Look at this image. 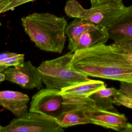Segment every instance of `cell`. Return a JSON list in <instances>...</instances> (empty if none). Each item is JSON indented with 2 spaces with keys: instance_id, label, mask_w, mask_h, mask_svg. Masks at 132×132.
<instances>
[{
  "instance_id": "6da1fadb",
  "label": "cell",
  "mask_w": 132,
  "mask_h": 132,
  "mask_svg": "<svg viewBox=\"0 0 132 132\" xmlns=\"http://www.w3.org/2000/svg\"><path fill=\"white\" fill-rule=\"evenodd\" d=\"M70 66L87 76L132 82V64L114 44H99L76 51Z\"/></svg>"
},
{
  "instance_id": "ffe728a7",
  "label": "cell",
  "mask_w": 132,
  "mask_h": 132,
  "mask_svg": "<svg viewBox=\"0 0 132 132\" xmlns=\"http://www.w3.org/2000/svg\"><path fill=\"white\" fill-rule=\"evenodd\" d=\"M10 1V0H0V14L2 13L3 10Z\"/></svg>"
},
{
  "instance_id": "7a4b0ae2",
  "label": "cell",
  "mask_w": 132,
  "mask_h": 132,
  "mask_svg": "<svg viewBox=\"0 0 132 132\" xmlns=\"http://www.w3.org/2000/svg\"><path fill=\"white\" fill-rule=\"evenodd\" d=\"M27 34L42 51L61 54L66 41L68 22L64 17L48 13H34L21 19Z\"/></svg>"
},
{
  "instance_id": "8992f818",
  "label": "cell",
  "mask_w": 132,
  "mask_h": 132,
  "mask_svg": "<svg viewBox=\"0 0 132 132\" xmlns=\"http://www.w3.org/2000/svg\"><path fill=\"white\" fill-rule=\"evenodd\" d=\"M55 117L36 112H27L13 119L10 124L0 125V132H63Z\"/></svg>"
},
{
  "instance_id": "ba28073f",
  "label": "cell",
  "mask_w": 132,
  "mask_h": 132,
  "mask_svg": "<svg viewBox=\"0 0 132 132\" xmlns=\"http://www.w3.org/2000/svg\"><path fill=\"white\" fill-rule=\"evenodd\" d=\"M6 80L19 85L27 89L43 87L42 79L38 68L30 61L24 62L16 66L10 67L3 72Z\"/></svg>"
},
{
  "instance_id": "277c9868",
  "label": "cell",
  "mask_w": 132,
  "mask_h": 132,
  "mask_svg": "<svg viewBox=\"0 0 132 132\" xmlns=\"http://www.w3.org/2000/svg\"><path fill=\"white\" fill-rule=\"evenodd\" d=\"M73 53L44 61L38 67L43 83L47 88L61 89L90 80L88 76L70 66Z\"/></svg>"
},
{
  "instance_id": "d6986e66",
  "label": "cell",
  "mask_w": 132,
  "mask_h": 132,
  "mask_svg": "<svg viewBox=\"0 0 132 132\" xmlns=\"http://www.w3.org/2000/svg\"><path fill=\"white\" fill-rule=\"evenodd\" d=\"M109 0H90L91 7H94L99 5L104 4L107 3Z\"/></svg>"
},
{
  "instance_id": "52a82bcc",
  "label": "cell",
  "mask_w": 132,
  "mask_h": 132,
  "mask_svg": "<svg viewBox=\"0 0 132 132\" xmlns=\"http://www.w3.org/2000/svg\"><path fill=\"white\" fill-rule=\"evenodd\" d=\"M61 113L55 118L57 123L62 128L89 123L83 114L84 110L95 105L89 97L63 96Z\"/></svg>"
},
{
  "instance_id": "44dd1931",
  "label": "cell",
  "mask_w": 132,
  "mask_h": 132,
  "mask_svg": "<svg viewBox=\"0 0 132 132\" xmlns=\"http://www.w3.org/2000/svg\"><path fill=\"white\" fill-rule=\"evenodd\" d=\"M121 132H132V125L131 123H129L128 125L124 129L122 130Z\"/></svg>"
},
{
  "instance_id": "5b68a950",
  "label": "cell",
  "mask_w": 132,
  "mask_h": 132,
  "mask_svg": "<svg viewBox=\"0 0 132 132\" xmlns=\"http://www.w3.org/2000/svg\"><path fill=\"white\" fill-rule=\"evenodd\" d=\"M68 24L65 34L69 40L68 49L74 53L78 50L105 44L109 39L107 29L78 18Z\"/></svg>"
},
{
  "instance_id": "e0dca14e",
  "label": "cell",
  "mask_w": 132,
  "mask_h": 132,
  "mask_svg": "<svg viewBox=\"0 0 132 132\" xmlns=\"http://www.w3.org/2000/svg\"><path fill=\"white\" fill-rule=\"evenodd\" d=\"M34 1L35 0H10V3L3 10L2 13H4L8 11L13 10L18 6Z\"/></svg>"
},
{
  "instance_id": "9a60e30c",
  "label": "cell",
  "mask_w": 132,
  "mask_h": 132,
  "mask_svg": "<svg viewBox=\"0 0 132 132\" xmlns=\"http://www.w3.org/2000/svg\"><path fill=\"white\" fill-rule=\"evenodd\" d=\"M113 104L132 108V82H120V88L112 97Z\"/></svg>"
},
{
  "instance_id": "8fae6325",
  "label": "cell",
  "mask_w": 132,
  "mask_h": 132,
  "mask_svg": "<svg viewBox=\"0 0 132 132\" xmlns=\"http://www.w3.org/2000/svg\"><path fill=\"white\" fill-rule=\"evenodd\" d=\"M30 97L27 94L17 91H0V106L11 112L17 117L28 112Z\"/></svg>"
},
{
  "instance_id": "4fadbf2b",
  "label": "cell",
  "mask_w": 132,
  "mask_h": 132,
  "mask_svg": "<svg viewBox=\"0 0 132 132\" xmlns=\"http://www.w3.org/2000/svg\"><path fill=\"white\" fill-rule=\"evenodd\" d=\"M105 87L106 85L104 82L90 79L62 89L59 94L63 96L89 97L92 94Z\"/></svg>"
},
{
  "instance_id": "603a6c76",
  "label": "cell",
  "mask_w": 132,
  "mask_h": 132,
  "mask_svg": "<svg viewBox=\"0 0 132 132\" xmlns=\"http://www.w3.org/2000/svg\"><path fill=\"white\" fill-rule=\"evenodd\" d=\"M2 25V24H1V20H0V26H1Z\"/></svg>"
},
{
  "instance_id": "3957f363",
  "label": "cell",
  "mask_w": 132,
  "mask_h": 132,
  "mask_svg": "<svg viewBox=\"0 0 132 132\" xmlns=\"http://www.w3.org/2000/svg\"><path fill=\"white\" fill-rule=\"evenodd\" d=\"M131 10L132 6H126L123 0H109L89 9L83 7L77 0H68L64 7L65 13L69 17L80 18L106 29Z\"/></svg>"
},
{
  "instance_id": "2e32d148",
  "label": "cell",
  "mask_w": 132,
  "mask_h": 132,
  "mask_svg": "<svg viewBox=\"0 0 132 132\" xmlns=\"http://www.w3.org/2000/svg\"><path fill=\"white\" fill-rule=\"evenodd\" d=\"M24 55L18 54V55L8 58L0 62V72H3L10 67L16 66L24 61Z\"/></svg>"
},
{
  "instance_id": "7402d4cb",
  "label": "cell",
  "mask_w": 132,
  "mask_h": 132,
  "mask_svg": "<svg viewBox=\"0 0 132 132\" xmlns=\"http://www.w3.org/2000/svg\"><path fill=\"white\" fill-rule=\"evenodd\" d=\"M6 80V78H5V76L3 73L0 72V84Z\"/></svg>"
},
{
  "instance_id": "7c38bea8",
  "label": "cell",
  "mask_w": 132,
  "mask_h": 132,
  "mask_svg": "<svg viewBox=\"0 0 132 132\" xmlns=\"http://www.w3.org/2000/svg\"><path fill=\"white\" fill-rule=\"evenodd\" d=\"M109 38L114 42L132 41V10L107 29Z\"/></svg>"
},
{
  "instance_id": "30bf717a",
  "label": "cell",
  "mask_w": 132,
  "mask_h": 132,
  "mask_svg": "<svg viewBox=\"0 0 132 132\" xmlns=\"http://www.w3.org/2000/svg\"><path fill=\"white\" fill-rule=\"evenodd\" d=\"M83 114L89 123L119 132L129 123L125 115L120 113L116 109L106 110L94 105L84 110Z\"/></svg>"
},
{
  "instance_id": "5bb4252c",
  "label": "cell",
  "mask_w": 132,
  "mask_h": 132,
  "mask_svg": "<svg viewBox=\"0 0 132 132\" xmlns=\"http://www.w3.org/2000/svg\"><path fill=\"white\" fill-rule=\"evenodd\" d=\"M117 90L114 87H105L92 94L89 97L93 100L96 107L106 110H115L112 97Z\"/></svg>"
},
{
  "instance_id": "9c48e42d",
  "label": "cell",
  "mask_w": 132,
  "mask_h": 132,
  "mask_svg": "<svg viewBox=\"0 0 132 132\" xmlns=\"http://www.w3.org/2000/svg\"><path fill=\"white\" fill-rule=\"evenodd\" d=\"M31 98L29 112H36L56 117L62 110L63 98L60 89L47 88L39 89Z\"/></svg>"
},
{
  "instance_id": "ac0fdd59",
  "label": "cell",
  "mask_w": 132,
  "mask_h": 132,
  "mask_svg": "<svg viewBox=\"0 0 132 132\" xmlns=\"http://www.w3.org/2000/svg\"><path fill=\"white\" fill-rule=\"evenodd\" d=\"M18 54L14 52H6L0 54V62L4 61L8 58L11 57L18 55Z\"/></svg>"
}]
</instances>
